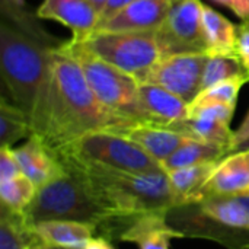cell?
<instances>
[{
    "label": "cell",
    "mask_w": 249,
    "mask_h": 249,
    "mask_svg": "<svg viewBox=\"0 0 249 249\" xmlns=\"http://www.w3.org/2000/svg\"><path fill=\"white\" fill-rule=\"evenodd\" d=\"M53 76L50 98L32 134L53 152L92 131L123 133L136 121L128 120L101 102L90 89L79 63L61 47L51 50Z\"/></svg>",
    "instance_id": "obj_1"
},
{
    "label": "cell",
    "mask_w": 249,
    "mask_h": 249,
    "mask_svg": "<svg viewBox=\"0 0 249 249\" xmlns=\"http://www.w3.org/2000/svg\"><path fill=\"white\" fill-rule=\"evenodd\" d=\"M76 171L92 197L112 217L166 213L177 206L166 171L125 172L93 166H64Z\"/></svg>",
    "instance_id": "obj_2"
},
{
    "label": "cell",
    "mask_w": 249,
    "mask_h": 249,
    "mask_svg": "<svg viewBox=\"0 0 249 249\" xmlns=\"http://www.w3.org/2000/svg\"><path fill=\"white\" fill-rule=\"evenodd\" d=\"M51 50L39 45L7 22L0 26L1 77L12 102L28 115L31 127L41 118L50 98Z\"/></svg>",
    "instance_id": "obj_3"
},
{
    "label": "cell",
    "mask_w": 249,
    "mask_h": 249,
    "mask_svg": "<svg viewBox=\"0 0 249 249\" xmlns=\"http://www.w3.org/2000/svg\"><path fill=\"white\" fill-rule=\"evenodd\" d=\"M23 217L31 228L47 220H73L99 228L109 220L80 174L71 169L39 187Z\"/></svg>",
    "instance_id": "obj_4"
},
{
    "label": "cell",
    "mask_w": 249,
    "mask_h": 249,
    "mask_svg": "<svg viewBox=\"0 0 249 249\" xmlns=\"http://www.w3.org/2000/svg\"><path fill=\"white\" fill-rule=\"evenodd\" d=\"M64 166H93L125 172L165 171L139 144L115 131H92L54 153Z\"/></svg>",
    "instance_id": "obj_5"
},
{
    "label": "cell",
    "mask_w": 249,
    "mask_h": 249,
    "mask_svg": "<svg viewBox=\"0 0 249 249\" xmlns=\"http://www.w3.org/2000/svg\"><path fill=\"white\" fill-rule=\"evenodd\" d=\"M61 48L79 63L90 89L104 105L128 120L146 123L139 98V82L133 76L101 60L80 41L71 39Z\"/></svg>",
    "instance_id": "obj_6"
},
{
    "label": "cell",
    "mask_w": 249,
    "mask_h": 249,
    "mask_svg": "<svg viewBox=\"0 0 249 249\" xmlns=\"http://www.w3.org/2000/svg\"><path fill=\"white\" fill-rule=\"evenodd\" d=\"M92 54L128 73L137 82L162 57L156 31L107 32L95 31L80 41Z\"/></svg>",
    "instance_id": "obj_7"
},
{
    "label": "cell",
    "mask_w": 249,
    "mask_h": 249,
    "mask_svg": "<svg viewBox=\"0 0 249 249\" xmlns=\"http://www.w3.org/2000/svg\"><path fill=\"white\" fill-rule=\"evenodd\" d=\"M201 0H174L163 23L156 29L162 57L207 51Z\"/></svg>",
    "instance_id": "obj_8"
},
{
    "label": "cell",
    "mask_w": 249,
    "mask_h": 249,
    "mask_svg": "<svg viewBox=\"0 0 249 249\" xmlns=\"http://www.w3.org/2000/svg\"><path fill=\"white\" fill-rule=\"evenodd\" d=\"M207 58L209 55L204 53L160 57L140 82L159 85L191 104L203 90V74Z\"/></svg>",
    "instance_id": "obj_9"
},
{
    "label": "cell",
    "mask_w": 249,
    "mask_h": 249,
    "mask_svg": "<svg viewBox=\"0 0 249 249\" xmlns=\"http://www.w3.org/2000/svg\"><path fill=\"white\" fill-rule=\"evenodd\" d=\"M168 223L184 236H201L231 249H249V231H238L207 217L197 203L174 206L166 212Z\"/></svg>",
    "instance_id": "obj_10"
},
{
    "label": "cell",
    "mask_w": 249,
    "mask_h": 249,
    "mask_svg": "<svg viewBox=\"0 0 249 249\" xmlns=\"http://www.w3.org/2000/svg\"><path fill=\"white\" fill-rule=\"evenodd\" d=\"M36 16L67 26L73 32V41H83L99 22V12L89 0H44Z\"/></svg>",
    "instance_id": "obj_11"
},
{
    "label": "cell",
    "mask_w": 249,
    "mask_h": 249,
    "mask_svg": "<svg viewBox=\"0 0 249 249\" xmlns=\"http://www.w3.org/2000/svg\"><path fill=\"white\" fill-rule=\"evenodd\" d=\"M174 0H134L118 15L99 25L95 31L146 32L156 31L168 16ZM93 31V32H95Z\"/></svg>",
    "instance_id": "obj_12"
},
{
    "label": "cell",
    "mask_w": 249,
    "mask_h": 249,
    "mask_svg": "<svg viewBox=\"0 0 249 249\" xmlns=\"http://www.w3.org/2000/svg\"><path fill=\"white\" fill-rule=\"evenodd\" d=\"M118 238L137 245L139 249H171V239L184 238V235L168 223L166 213H149L125 217Z\"/></svg>",
    "instance_id": "obj_13"
},
{
    "label": "cell",
    "mask_w": 249,
    "mask_h": 249,
    "mask_svg": "<svg viewBox=\"0 0 249 249\" xmlns=\"http://www.w3.org/2000/svg\"><path fill=\"white\" fill-rule=\"evenodd\" d=\"M139 98L146 123L169 127L190 117V104L159 85L140 82Z\"/></svg>",
    "instance_id": "obj_14"
},
{
    "label": "cell",
    "mask_w": 249,
    "mask_h": 249,
    "mask_svg": "<svg viewBox=\"0 0 249 249\" xmlns=\"http://www.w3.org/2000/svg\"><path fill=\"white\" fill-rule=\"evenodd\" d=\"M12 150L22 174L29 178L36 188L66 174L64 165L35 134L28 137L22 146Z\"/></svg>",
    "instance_id": "obj_15"
},
{
    "label": "cell",
    "mask_w": 249,
    "mask_h": 249,
    "mask_svg": "<svg viewBox=\"0 0 249 249\" xmlns=\"http://www.w3.org/2000/svg\"><path fill=\"white\" fill-rule=\"evenodd\" d=\"M249 191V150L228 153L210 175L203 198L209 196H238Z\"/></svg>",
    "instance_id": "obj_16"
},
{
    "label": "cell",
    "mask_w": 249,
    "mask_h": 249,
    "mask_svg": "<svg viewBox=\"0 0 249 249\" xmlns=\"http://www.w3.org/2000/svg\"><path fill=\"white\" fill-rule=\"evenodd\" d=\"M136 144H139L147 155L156 159L160 165L177 149H179L190 137L163 125L150 123H136L121 133Z\"/></svg>",
    "instance_id": "obj_17"
},
{
    "label": "cell",
    "mask_w": 249,
    "mask_h": 249,
    "mask_svg": "<svg viewBox=\"0 0 249 249\" xmlns=\"http://www.w3.org/2000/svg\"><path fill=\"white\" fill-rule=\"evenodd\" d=\"M36 242L66 249H85L96 226L73 220H47L32 226Z\"/></svg>",
    "instance_id": "obj_18"
},
{
    "label": "cell",
    "mask_w": 249,
    "mask_h": 249,
    "mask_svg": "<svg viewBox=\"0 0 249 249\" xmlns=\"http://www.w3.org/2000/svg\"><path fill=\"white\" fill-rule=\"evenodd\" d=\"M197 204L207 217L217 223L238 231H249V194L209 196Z\"/></svg>",
    "instance_id": "obj_19"
},
{
    "label": "cell",
    "mask_w": 249,
    "mask_h": 249,
    "mask_svg": "<svg viewBox=\"0 0 249 249\" xmlns=\"http://www.w3.org/2000/svg\"><path fill=\"white\" fill-rule=\"evenodd\" d=\"M217 163L219 162H207L168 172L171 191L177 206L200 203L203 200L204 187Z\"/></svg>",
    "instance_id": "obj_20"
},
{
    "label": "cell",
    "mask_w": 249,
    "mask_h": 249,
    "mask_svg": "<svg viewBox=\"0 0 249 249\" xmlns=\"http://www.w3.org/2000/svg\"><path fill=\"white\" fill-rule=\"evenodd\" d=\"M203 31L207 55L236 54L238 28L213 7L203 6Z\"/></svg>",
    "instance_id": "obj_21"
},
{
    "label": "cell",
    "mask_w": 249,
    "mask_h": 249,
    "mask_svg": "<svg viewBox=\"0 0 249 249\" xmlns=\"http://www.w3.org/2000/svg\"><path fill=\"white\" fill-rule=\"evenodd\" d=\"M169 128L194 140L223 146L228 149V153H229V147H231L232 137H233V131L231 130L229 123L204 117V115L190 117L184 121L169 125Z\"/></svg>",
    "instance_id": "obj_22"
},
{
    "label": "cell",
    "mask_w": 249,
    "mask_h": 249,
    "mask_svg": "<svg viewBox=\"0 0 249 249\" xmlns=\"http://www.w3.org/2000/svg\"><path fill=\"white\" fill-rule=\"evenodd\" d=\"M226 153L228 149L223 146L190 139L179 149H177L166 160L162 162V168L169 172L207 162H219L222 158H225Z\"/></svg>",
    "instance_id": "obj_23"
},
{
    "label": "cell",
    "mask_w": 249,
    "mask_h": 249,
    "mask_svg": "<svg viewBox=\"0 0 249 249\" xmlns=\"http://www.w3.org/2000/svg\"><path fill=\"white\" fill-rule=\"evenodd\" d=\"M35 244V233L26 223L23 213H13L1 207L0 249H31Z\"/></svg>",
    "instance_id": "obj_24"
},
{
    "label": "cell",
    "mask_w": 249,
    "mask_h": 249,
    "mask_svg": "<svg viewBox=\"0 0 249 249\" xmlns=\"http://www.w3.org/2000/svg\"><path fill=\"white\" fill-rule=\"evenodd\" d=\"M31 136L32 127L28 115L3 98L0 105V146L12 147L16 142Z\"/></svg>",
    "instance_id": "obj_25"
},
{
    "label": "cell",
    "mask_w": 249,
    "mask_h": 249,
    "mask_svg": "<svg viewBox=\"0 0 249 249\" xmlns=\"http://www.w3.org/2000/svg\"><path fill=\"white\" fill-rule=\"evenodd\" d=\"M35 184L23 174L6 181H0L1 207L13 213H25L36 194Z\"/></svg>",
    "instance_id": "obj_26"
},
{
    "label": "cell",
    "mask_w": 249,
    "mask_h": 249,
    "mask_svg": "<svg viewBox=\"0 0 249 249\" xmlns=\"http://www.w3.org/2000/svg\"><path fill=\"white\" fill-rule=\"evenodd\" d=\"M249 76L247 70L244 69L241 60L236 54L231 55H209L204 74H203V90L209 89L220 82Z\"/></svg>",
    "instance_id": "obj_27"
},
{
    "label": "cell",
    "mask_w": 249,
    "mask_h": 249,
    "mask_svg": "<svg viewBox=\"0 0 249 249\" xmlns=\"http://www.w3.org/2000/svg\"><path fill=\"white\" fill-rule=\"evenodd\" d=\"M248 82L249 76H242V77H235V79L220 82L209 89H204L190 104V109H194V108H198L203 105H209V104H225V105L236 107L238 95H239L242 86Z\"/></svg>",
    "instance_id": "obj_28"
},
{
    "label": "cell",
    "mask_w": 249,
    "mask_h": 249,
    "mask_svg": "<svg viewBox=\"0 0 249 249\" xmlns=\"http://www.w3.org/2000/svg\"><path fill=\"white\" fill-rule=\"evenodd\" d=\"M22 171L13 155L12 147H0V181L20 175Z\"/></svg>",
    "instance_id": "obj_29"
},
{
    "label": "cell",
    "mask_w": 249,
    "mask_h": 249,
    "mask_svg": "<svg viewBox=\"0 0 249 249\" xmlns=\"http://www.w3.org/2000/svg\"><path fill=\"white\" fill-rule=\"evenodd\" d=\"M236 55L241 60L244 69L249 74V26L247 22H242L238 26V42H236Z\"/></svg>",
    "instance_id": "obj_30"
},
{
    "label": "cell",
    "mask_w": 249,
    "mask_h": 249,
    "mask_svg": "<svg viewBox=\"0 0 249 249\" xmlns=\"http://www.w3.org/2000/svg\"><path fill=\"white\" fill-rule=\"evenodd\" d=\"M134 0H107L105 6L102 7V10L99 12V22L96 25V28L102 23H105L107 20H109L111 18H114L115 15H118L123 9H125L128 4H131ZM95 28V29H96Z\"/></svg>",
    "instance_id": "obj_31"
},
{
    "label": "cell",
    "mask_w": 249,
    "mask_h": 249,
    "mask_svg": "<svg viewBox=\"0 0 249 249\" xmlns=\"http://www.w3.org/2000/svg\"><path fill=\"white\" fill-rule=\"evenodd\" d=\"M213 1L231 9L244 22L249 20V0H213Z\"/></svg>",
    "instance_id": "obj_32"
},
{
    "label": "cell",
    "mask_w": 249,
    "mask_h": 249,
    "mask_svg": "<svg viewBox=\"0 0 249 249\" xmlns=\"http://www.w3.org/2000/svg\"><path fill=\"white\" fill-rule=\"evenodd\" d=\"M247 139H249V111L248 114L245 115L244 121L241 123V125L238 127V130L233 131V137H232V143H231V147H229V153L233 152Z\"/></svg>",
    "instance_id": "obj_33"
},
{
    "label": "cell",
    "mask_w": 249,
    "mask_h": 249,
    "mask_svg": "<svg viewBox=\"0 0 249 249\" xmlns=\"http://www.w3.org/2000/svg\"><path fill=\"white\" fill-rule=\"evenodd\" d=\"M85 249H114V247L104 238H92L86 244Z\"/></svg>",
    "instance_id": "obj_34"
},
{
    "label": "cell",
    "mask_w": 249,
    "mask_h": 249,
    "mask_svg": "<svg viewBox=\"0 0 249 249\" xmlns=\"http://www.w3.org/2000/svg\"><path fill=\"white\" fill-rule=\"evenodd\" d=\"M92 4H93V7L98 10V12H101L102 10V7L105 6V3H107V0H89Z\"/></svg>",
    "instance_id": "obj_35"
},
{
    "label": "cell",
    "mask_w": 249,
    "mask_h": 249,
    "mask_svg": "<svg viewBox=\"0 0 249 249\" xmlns=\"http://www.w3.org/2000/svg\"><path fill=\"white\" fill-rule=\"evenodd\" d=\"M31 249H66V248H55V247H48V245H44V244H39V242H36L34 247Z\"/></svg>",
    "instance_id": "obj_36"
},
{
    "label": "cell",
    "mask_w": 249,
    "mask_h": 249,
    "mask_svg": "<svg viewBox=\"0 0 249 249\" xmlns=\"http://www.w3.org/2000/svg\"><path fill=\"white\" fill-rule=\"evenodd\" d=\"M236 150H249V139H247L244 143H241V144H239L233 152H236ZM231 153H232V152H231Z\"/></svg>",
    "instance_id": "obj_37"
},
{
    "label": "cell",
    "mask_w": 249,
    "mask_h": 249,
    "mask_svg": "<svg viewBox=\"0 0 249 249\" xmlns=\"http://www.w3.org/2000/svg\"><path fill=\"white\" fill-rule=\"evenodd\" d=\"M245 22H247V23H248V26H249V20H245Z\"/></svg>",
    "instance_id": "obj_38"
},
{
    "label": "cell",
    "mask_w": 249,
    "mask_h": 249,
    "mask_svg": "<svg viewBox=\"0 0 249 249\" xmlns=\"http://www.w3.org/2000/svg\"><path fill=\"white\" fill-rule=\"evenodd\" d=\"M248 194H249V191H248Z\"/></svg>",
    "instance_id": "obj_39"
}]
</instances>
